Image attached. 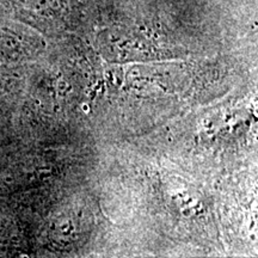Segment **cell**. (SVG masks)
Returning a JSON list of instances; mask_svg holds the SVG:
<instances>
[{
    "label": "cell",
    "mask_w": 258,
    "mask_h": 258,
    "mask_svg": "<svg viewBox=\"0 0 258 258\" xmlns=\"http://www.w3.org/2000/svg\"><path fill=\"white\" fill-rule=\"evenodd\" d=\"M64 0H0V16L48 30L57 25Z\"/></svg>",
    "instance_id": "1"
},
{
    "label": "cell",
    "mask_w": 258,
    "mask_h": 258,
    "mask_svg": "<svg viewBox=\"0 0 258 258\" xmlns=\"http://www.w3.org/2000/svg\"><path fill=\"white\" fill-rule=\"evenodd\" d=\"M41 46L36 35L22 25L0 18V62L28 59Z\"/></svg>",
    "instance_id": "2"
}]
</instances>
